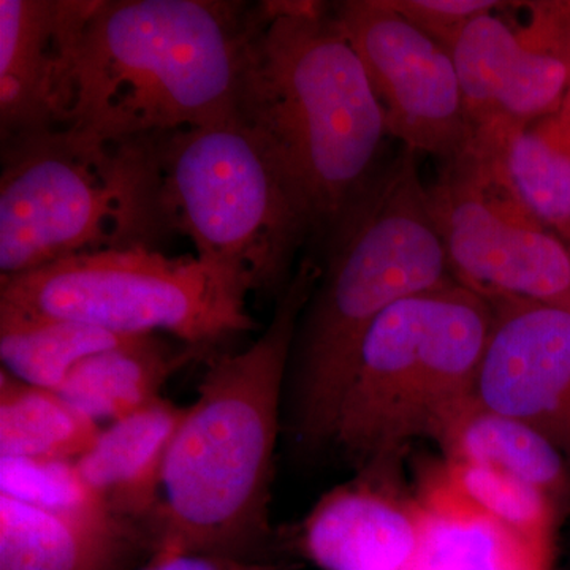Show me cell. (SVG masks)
Instances as JSON below:
<instances>
[{
  "label": "cell",
  "mask_w": 570,
  "mask_h": 570,
  "mask_svg": "<svg viewBox=\"0 0 570 570\" xmlns=\"http://www.w3.org/2000/svg\"><path fill=\"white\" fill-rule=\"evenodd\" d=\"M322 265L305 257L249 347L213 356L165 461L153 554L264 561L275 450L296 326Z\"/></svg>",
  "instance_id": "cell-1"
},
{
  "label": "cell",
  "mask_w": 570,
  "mask_h": 570,
  "mask_svg": "<svg viewBox=\"0 0 570 570\" xmlns=\"http://www.w3.org/2000/svg\"><path fill=\"white\" fill-rule=\"evenodd\" d=\"M261 2L97 0L71 58L62 129L126 142L235 115Z\"/></svg>",
  "instance_id": "cell-2"
},
{
  "label": "cell",
  "mask_w": 570,
  "mask_h": 570,
  "mask_svg": "<svg viewBox=\"0 0 570 570\" xmlns=\"http://www.w3.org/2000/svg\"><path fill=\"white\" fill-rule=\"evenodd\" d=\"M236 112L268 141L324 245L381 170L384 111L330 3L261 2Z\"/></svg>",
  "instance_id": "cell-3"
},
{
  "label": "cell",
  "mask_w": 570,
  "mask_h": 570,
  "mask_svg": "<svg viewBox=\"0 0 570 570\" xmlns=\"http://www.w3.org/2000/svg\"><path fill=\"white\" fill-rule=\"evenodd\" d=\"M324 245L325 264L296 326L287 374L292 436L305 452L332 444L377 318L401 299L455 283L419 154L407 148L382 165Z\"/></svg>",
  "instance_id": "cell-4"
},
{
  "label": "cell",
  "mask_w": 570,
  "mask_h": 570,
  "mask_svg": "<svg viewBox=\"0 0 570 570\" xmlns=\"http://www.w3.org/2000/svg\"><path fill=\"white\" fill-rule=\"evenodd\" d=\"M154 242L179 234L197 257L275 299L314 242L309 209L268 141L238 115L129 141Z\"/></svg>",
  "instance_id": "cell-5"
},
{
  "label": "cell",
  "mask_w": 570,
  "mask_h": 570,
  "mask_svg": "<svg viewBox=\"0 0 570 570\" xmlns=\"http://www.w3.org/2000/svg\"><path fill=\"white\" fill-rule=\"evenodd\" d=\"M493 307L456 283L389 307L367 333L332 444L358 478L396 489L414 442L444 444L475 403Z\"/></svg>",
  "instance_id": "cell-6"
},
{
  "label": "cell",
  "mask_w": 570,
  "mask_h": 570,
  "mask_svg": "<svg viewBox=\"0 0 570 570\" xmlns=\"http://www.w3.org/2000/svg\"><path fill=\"white\" fill-rule=\"evenodd\" d=\"M242 277L195 255L126 247L0 276V311L63 318L121 336L170 335L208 351L257 328Z\"/></svg>",
  "instance_id": "cell-7"
},
{
  "label": "cell",
  "mask_w": 570,
  "mask_h": 570,
  "mask_svg": "<svg viewBox=\"0 0 570 570\" xmlns=\"http://www.w3.org/2000/svg\"><path fill=\"white\" fill-rule=\"evenodd\" d=\"M137 246L156 249L129 142L69 129L2 142L0 276Z\"/></svg>",
  "instance_id": "cell-8"
},
{
  "label": "cell",
  "mask_w": 570,
  "mask_h": 570,
  "mask_svg": "<svg viewBox=\"0 0 570 570\" xmlns=\"http://www.w3.org/2000/svg\"><path fill=\"white\" fill-rule=\"evenodd\" d=\"M428 200L456 284L487 302L570 309V247L510 186L497 134H472L463 151L441 163Z\"/></svg>",
  "instance_id": "cell-9"
},
{
  "label": "cell",
  "mask_w": 570,
  "mask_h": 570,
  "mask_svg": "<svg viewBox=\"0 0 570 570\" xmlns=\"http://www.w3.org/2000/svg\"><path fill=\"white\" fill-rule=\"evenodd\" d=\"M469 22L450 47L472 134L505 130L561 107L570 94V0L519 2Z\"/></svg>",
  "instance_id": "cell-10"
},
{
  "label": "cell",
  "mask_w": 570,
  "mask_h": 570,
  "mask_svg": "<svg viewBox=\"0 0 570 570\" xmlns=\"http://www.w3.org/2000/svg\"><path fill=\"white\" fill-rule=\"evenodd\" d=\"M376 94L390 137L444 163L471 141L459 71L448 48L389 0L332 3Z\"/></svg>",
  "instance_id": "cell-11"
},
{
  "label": "cell",
  "mask_w": 570,
  "mask_h": 570,
  "mask_svg": "<svg viewBox=\"0 0 570 570\" xmlns=\"http://www.w3.org/2000/svg\"><path fill=\"white\" fill-rule=\"evenodd\" d=\"M480 363V406L527 423L570 466V309L498 299Z\"/></svg>",
  "instance_id": "cell-12"
},
{
  "label": "cell",
  "mask_w": 570,
  "mask_h": 570,
  "mask_svg": "<svg viewBox=\"0 0 570 570\" xmlns=\"http://www.w3.org/2000/svg\"><path fill=\"white\" fill-rule=\"evenodd\" d=\"M97 0H0V140L62 129L71 58Z\"/></svg>",
  "instance_id": "cell-13"
},
{
  "label": "cell",
  "mask_w": 570,
  "mask_h": 570,
  "mask_svg": "<svg viewBox=\"0 0 570 570\" xmlns=\"http://www.w3.org/2000/svg\"><path fill=\"white\" fill-rule=\"evenodd\" d=\"M422 530L417 498L356 478L318 499L303 521L302 543L324 570H409Z\"/></svg>",
  "instance_id": "cell-14"
},
{
  "label": "cell",
  "mask_w": 570,
  "mask_h": 570,
  "mask_svg": "<svg viewBox=\"0 0 570 570\" xmlns=\"http://www.w3.org/2000/svg\"><path fill=\"white\" fill-rule=\"evenodd\" d=\"M184 414L186 407L159 397L108 423L77 460L82 479L108 512L149 538L163 502L165 461Z\"/></svg>",
  "instance_id": "cell-15"
},
{
  "label": "cell",
  "mask_w": 570,
  "mask_h": 570,
  "mask_svg": "<svg viewBox=\"0 0 570 570\" xmlns=\"http://www.w3.org/2000/svg\"><path fill=\"white\" fill-rule=\"evenodd\" d=\"M148 532L121 520L55 515L0 494V570H127Z\"/></svg>",
  "instance_id": "cell-16"
},
{
  "label": "cell",
  "mask_w": 570,
  "mask_h": 570,
  "mask_svg": "<svg viewBox=\"0 0 570 570\" xmlns=\"http://www.w3.org/2000/svg\"><path fill=\"white\" fill-rule=\"evenodd\" d=\"M417 501L422 540L409 570H543L547 550L471 508L436 469L423 480Z\"/></svg>",
  "instance_id": "cell-17"
},
{
  "label": "cell",
  "mask_w": 570,
  "mask_h": 570,
  "mask_svg": "<svg viewBox=\"0 0 570 570\" xmlns=\"http://www.w3.org/2000/svg\"><path fill=\"white\" fill-rule=\"evenodd\" d=\"M205 351L137 336L85 360L58 393L96 423H112L159 400L168 379Z\"/></svg>",
  "instance_id": "cell-18"
},
{
  "label": "cell",
  "mask_w": 570,
  "mask_h": 570,
  "mask_svg": "<svg viewBox=\"0 0 570 570\" xmlns=\"http://www.w3.org/2000/svg\"><path fill=\"white\" fill-rule=\"evenodd\" d=\"M499 138L501 163L523 205L570 247V94L550 115Z\"/></svg>",
  "instance_id": "cell-19"
},
{
  "label": "cell",
  "mask_w": 570,
  "mask_h": 570,
  "mask_svg": "<svg viewBox=\"0 0 570 570\" xmlns=\"http://www.w3.org/2000/svg\"><path fill=\"white\" fill-rule=\"evenodd\" d=\"M441 449L445 460L497 469L553 501L569 490L570 466L549 439L520 420L480 406L478 400L461 415Z\"/></svg>",
  "instance_id": "cell-20"
},
{
  "label": "cell",
  "mask_w": 570,
  "mask_h": 570,
  "mask_svg": "<svg viewBox=\"0 0 570 570\" xmlns=\"http://www.w3.org/2000/svg\"><path fill=\"white\" fill-rule=\"evenodd\" d=\"M100 430L61 393L0 371V456L77 461Z\"/></svg>",
  "instance_id": "cell-21"
},
{
  "label": "cell",
  "mask_w": 570,
  "mask_h": 570,
  "mask_svg": "<svg viewBox=\"0 0 570 570\" xmlns=\"http://www.w3.org/2000/svg\"><path fill=\"white\" fill-rule=\"evenodd\" d=\"M132 337L137 336L116 335L80 322L0 311L2 370L26 384L52 392H59L85 360Z\"/></svg>",
  "instance_id": "cell-22"
},
{
  "label": "cell",
  "mask_w": 570,
  "mask_h": 570,
  "mask_svg": "<svg viewBox=\"0 0 570 570\" xmlns=\"http://www.w3.org/2000/svg\"><path fill=\"white\" fill-rule=\"evenodd\" d=\"M453 493L502 528L547 550L553 527V499L497 469L445 460L436 469Z\"/></svg>",
  "instance_id": "cell-23"
},
{
  "label": "cell",
  "mask_w": 570,
  "mask_h": 570,
  "mask_svg": "<svg viewBox=\"0 0 570 570\" xmlns=\"http://www.w3.org/2000/svg\"><path fill=\"white\" fill-rule=\"evenodd\" d=\"M0 494L78 520H118L80 474L77 461L0 456Z\"/></svg>",
  "instance_id": "cell-24"
},
{
  "label": "cell",
  "mask_w": 570,
  "mask_h": 570,
  "mask_svg": "<svg viewBox=\"0 0 570 570\" xmlns=\"http://www.w3.org/2000/svg\"><path fill=\"white\" fill-rule=\"evenodd\" d=\"M407 21L442 47H452L464 28L480 14L497 11L505 2L493 0H389Z\"/></svg>",
  "instance_id": "cell-25"
},
{
  "label": "cell",
  "mask_w": 570,
  "mask_h": 570,
  "mask_svg": "<svg viewBox=\"0 0 570 570\" xmlns=\"http://www.w3.org/2000/svg\"><path fill=\"white\" fill-rule=\"evenodd\" d=\"M137 570H276L272 562L213 553L153 554Z\"/></svg>",
  "instance_id": "cell-26"
}]
</instances>
